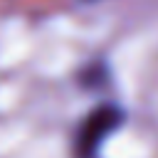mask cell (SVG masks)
<instances>
[{
  "instance_id": "obj_1",
  "label": "cell",
  "mask_w": 158,
  "mask_h": 158,
  "mask_svg": "<svg viewBox=\"0 0 158 158\" xmlns=\"http://www.w3.org/2000/svg\"><path fill=\"white\" fill-rule=\"evenodd\" d=\"M123 121V111L118 106H99L94 109L84 123L79 126L77 131V138H74V156L77 158H96L99 148L104 146V141L121 126Z\"/></svg>"
}]
</instances>
